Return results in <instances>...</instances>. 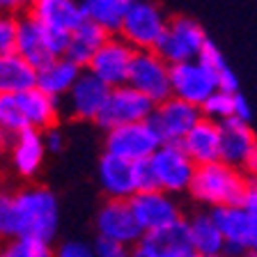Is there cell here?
<instances>
[{
  "label": "cell",
  "mask_w": 257,
  "mask_h": 257,
  "mask_svg": "<svg viewBox=\"0 0 257 257\" xmlns=\"http://www.w3.org/2000/svg\"><path fill=\"white\" fill-rule=\"evenodd\" d=\"M60 207L48 188H26L16 195H0V239L35 236L51 241L58 234Z\"/></svg>",
  "instance_id": "6da1fadb"
},
{
  "label": "cell",
  "mask_w": 257,
  "mask_h": 257,
  "mask_svg": "<svg viewBox=\"0 0 257 257\" xmlns=\"http://www.w3.org/2000/svg\"><path fill=\"white\" fill-rule=\"evenodd\" d=\"M191 195L198 202L207 207H230V204L243 202V193H246V177L236 168H230L216 161L207 166H198L193 182L188 186Z\"/></svg>",
  "instance_id": "7a4b0ae2"
},
{
  "label": "cell",
  "mask_w": 257,
  "mask_h": 257,
  "mask_svg": "<svg viewBox=\"0 0 257 257\" xmlns=\"http://www.w3.org/2000/svg\"><path fill=\"white\" fill-rule=\"evenodd\" d=\"M168 26L166 14L147 0H136L117 28V37L134 51H154Z\"/></svg>",
  "instance_id": "3957f363"
},
{
  "label": "cell",
  "mask_w": 257,
  "mask_h": 257,
  "mask_svg": "<svg viewBox=\"0 0 257 257\" xmlns=\"http://www.w3.org/2000/svg\"><path fill=\"white\" fill-rule=\"evenodd\" d=\"M204 42H207V35L200 23H195L188 16H175L168 21L154 53L172 67V64L195 60Z\"/></svg>",
  "instance_id": "277c9868"
},
{
  "label": "cell",
  "mask_w": 257,
  "mask_h": 257,
  "mask_svg": "<svg viewBox=\"0 0 257 257\" xmlns=\"http://www.w3.org/2000/svg\"><path fill=\"white\" fill-rule=\"evenodd\" d=\"M64 46H67V37L48 32L32 16H26L23 21H16L14 53L19 58H23L35 69L48 64L55 58H62Z\"/></svg>",
  "instance_id": "5b68a950"
},
{
  "label": "cell",
  "mask_w": 257,
  "mask_h": 257,
  "mask_svg": "<svg viewBox=\"0 0 257 257\" xmlns=\"http://www.w3.org/2000/svg\"><path fill=\"white\" fill-rule=\"evenodd\" d=\"M126 85L150 99L154 106L166 101L170 96V64L163 62L154 51H136Z\"/></svg>",
  "instance_id": "8992f818"
},
{
  "label": "cell",
  "mask_w": 257,
  "mask_h": 257,
  "mask_svg": "<svg viewBox=\"0 0 257 257\" xmlns=\"http://www.w3.org/2000/svg\"><path fill=\"white\" fill-rule=\"evenodd\" d=\"M159 147L161 140L150 126V122L126 124V126L106 131V154L117 156L126 163L147 161Z\"/></svg>",
  "instance_id": "52a82bcc"
},
{
  "label": "cell",
  "mask_w": 257,
  "mask_h": 257,
  "mask_svg": "<svg viewBox=\"0 0 257 257\" xmlns=\"http://www.w3.org/2000/svg\"><path fill=\"white\" fill-rule=\"evenodd\" d=\"M152 110H154V103L150 99H145L140 92L131 90L128 85H119L110 90L103 103V110L96 117V124L110 131V128L126 126V124L147 122Z\"/></svg>",
  "instance_id": "ba28073f"
},
{
  "label": "cell",
  "mask_w": 257,
  "mask_h": 257,
  "mask_svg": "<svg viewBox=\"0 0 257 257\" xmlns=\"http://www.w3.org/2000/svg\"><path fill=\"white\" fill-rule=\"evenodd\" d=\"M200 108L191 106L186 101H179L175 96H168L166 101L154 106L150 115V126L159 136L161 145H179L182 138L200 122Z\"/></svg>",
  "instance_id": "9c48e42d"
},
{
  "label": "cell",
  "mask_w": 257,
  "mask_h": 257,
  "mask_svg": "<svg viewBox=\"0 0 257 257\" xmlns=\"http://www.w3.org/2000/svg\"><path fill=\"white\" fill-rule=\"evenodd\" d=\"M134 55H136V51L124 39H119L117 35H108V39L92 55L85 71H90L94 78H99L110 90L119 85H126Z\"/></svg>",
  "instance_id": "30bf717a"
},
{
  "label": "cell",
  "mask_w": 257,
  "mask_h": 257,
  "mask_svg": "<svg viewBox=\"0 0 257 257\" xmlns=\"http://www.w3.org/2000/svg\"><path fill=\"white\" fill-rule=\"evenodd\" d=\"M159 191L163 193H182L188 191L195 175V163L186 156L179 145H161L150 156Z\"/></svg>",
  "instance_id": "8fae6325"
},
{
  "label": "cell",
  "mask_w": 257,
  "mask_h": 257,
  "mask_svg": "<svg viewBox=\"0 0 257 257\" xmlns=\"http://www.w3.org/2000/svg\"><path fill=\"white\" fill-rule=\"evenodd\" d=\"M216 90H218L216 74L202 67L198 60L179 62L170 67V96H175L179 101L200 108Z\"/></svg>",
  "instance_id": "7c38bea8"
},
{
  "label": "cell",
  "mask_w": 257,
  "mask_h": 257,
  "mask_svg": "<svg viewBox=\"0 0 257 257\" xmlns=\"http://www.w3.org/2000/svg\"><path fill=\"white\" fill-rule=\"evenodd\" d=\"M128 207L143 234H154L182 218L177 202L163 191L136 193L134 198H128Z\"/></svg>",
  "instance_id": "4fadbf2b"
},
{
  "label": "cell",
  "mask_w": 257,
  "mask_h": 257,
  "mask_svg": "<svg viewBox=\"0 0 257 257\" xmlns=\"http://www.w3.org/2000/svg\"><path fill=\"white\" fill-rule=\"evenodd\" d=\"M110 87L103 85L99 78L90 74V71H80L71 90L62 96L64 99V112L74 119H85V122H96L99 112L103 110Z\"/></svg>",
  "instance_id": "5bb4252c"
},
{
  "label": "cell",
  "mask_w": 257,
  "mask_h": 257,
  "mask_svg": "<svg viewBox=\"0 0 257 257\" xmlns=\"http://www.w3.org/2000/svg\"><path fill=\"white\" fill-rule=\"evenodd\" d=\"M214 225L218 227L225 241L223 255L227 257H246L252 239V223L246 214L243 204H230V207H216L209 211Z\"/></svg>",
  "instance_id": "9a60e30c"
},
{
  "label": "cell",
  "mask_w": 257,
  "mask_h": 257,
  "mask_svg": "<svg viewBox=\"0 0 257 257\" xmlns=\"http://www.w3.org/2000/svg\"><path fill=\"white\" fill-rule=\"evenodd\" d=\"M94 227L101 239L117 241L124 246H134L143 236L134 214H131L128 200H108V202H103L101 209L96 211Z\"/></svg>",
  "instance_id": "2e32d148"
},
{
  "label": "cell",
  "mask_w": 257,
  "mask_h": 257,
  "mask_svg": "<svg viewBox=\"0 0 257 257\" xmlns=\"http://www.w3.org/2000/svg\"><path fill=\"white\" fill-rule=\"evenodd\" d=\"M32 19L48 32L69 37L71 32L85 21L78 0H37L32 5Z\"/></svg>",
  "instance_id": "e0dca14e"
},
{
  "label": "cell",
  "mask_w": 257,
  "mask_h": 257,
  "mask_svg": "<svg viewBox=\"0 0 257 257\" xmlns=\"http://www.w3.org/2000/svg\"><path fill=\"white\" fill-rule=\"evenodd\" d=\"M257 145L255 134H252L250 124L239 122L230 117L225 122H218V161L230 168L241 170V163L248 156V152Z\"/></svg>",
  "instance_id": "ac0fdd59"
},
{
  "label": "cell",
  "mask_w": 257,
  "mask_h": 257,
  "mask_svg": "<svg viewBox=\"0 0 257 257\" xmlns=\"http://www.w3.org/2000/svg\"><path fill=\"white\" fill-rule=\"evenodd\" d=\"M99 184L110 200H128L136 195L134 163L103 154L99 161Z\"/></svg>",
  "instance_id": "d6986e66"
},
{
  "label": "cell",
  "mask_w": 257,
  "mask_h": 257,
  "mask_svg": "<svg viewBox=\"0 0 257 257\" xmlns=\"http://www.w3.org/2000/svg\"><path fill=\"white\" fill-rule=\"evenodd\" d=\"M186 156L198 166H207V163H216L218 161V124L209 122V119L200 117V122L188 131L179 143Z\"/></svg>",
  "instance_id": "ffe728a7"
},
{
  "label": "cell",
  "mask_w": 257,
  "mask_h": 257,
  "mask_svg": "<svg viewBox=\"0 0 257 257\" xmlns=\"http://www.w3.org/2000/svg\"><path fill=\"white\" fill-rule=\"evenodd\" d=\"M108 39V32L103 28H99L92 21H83L69 37H67V46H64L62 58L69 60L71 64H76L78 69H87L92 55L99 51L103 42Z\"/></svg>",
  "instance_id": "44dd1931"
},
{
  "label": "cell",
  "mask_w": 257,
  "mask_h": 257,
  "mask_svg": "<svg viewBox=\"0 0 257 257\" xmlns=\"http://www.w3.org/2000/svg\"><path fill=\"white\" fill-rule=\"evenodd\" d=\"M80 71L76 64H71L69 60L64 58H55L48 64L37 69V78H35V87L39 92H44L46 96L60 101L67 92L71 90V85L76 83V78L80 76Z\"/></svg>",
  "instance_id": "7402d4cb"
},
{
  "label": "cell",
  "mask_w": 257,
  "mask_h": 257,
  "mask_svg": "<svg viewBox=\"0 0 257 257\" xmlns=\"http://www.w3.org/2000/svg\"><path fill=\"white\" fill-rule=\"evenodd\" d=\"M44 154V138L39 131L35 128H26L19 136H14V147H12V163H14L16 172L23 177L37 175V170L42 168Z\"/></svg>",
  "instance_id": "603a6c76"
},
{
  "label": "cell",
  "mask_w": 257,
  "mask_h": 257,
  "mask_svg": "<svg viewBox=\"0 0 257 257\" xmlns=\"http://www.w3.org/2000/svg\"><path fill=\"white\" fill-rule=\"evenodd\" d=\"M37 69L16 53L0 55V96H19L35 87Z\"/></svg>",
  "instance_id": "cb8c5ba5"
},
{
  "label": "cell",
  "mask_w": 257,
  "mask_h": 257,
  "mask_svg": "<svg viewBox=\"0 0 257 257\" xmlns=\"http://www.w3.org/2000/svg\"><path fill=\"white\" fill-rule=\"evenodd\" d=\"M19 101V108H21L23 117L28 122V128H51L58 119V108H60V101L46 96L44 92H39L37 87L23 92V94L16 96Z\"/></svg>",
  "instance_id": "d4e9b609"
},
{
  "label": "cell",
  "mask_w": 257,
  "mask_h": 257,
  "mask_svg": "<svg viewBox=\"0 0 257 257\" xmlns=\"http://www.w3.org/2000/svg\"><path fill=\"white\" fill-rule=\"evenodd\" d=\"M186 223H188V246H191V250L195 255L209 257V255H220L223 252L225 241L207 211L204 214H195Z\"/></svg>",
  "instance_id": "484cf974"
},
{
  "label": "cell",
  "mask_w": 257,
  "mask_h": 257,
  "mask_svg": "<svg viewBox=\"0 0 257 257\" xmlns=\"http://www.w3.org/2000/svg\"><path fill=\"white\" fill-rule=\"evenodd\" d=\"M136 0H78L80 10L85 21L96 23L99 28L108 32V35H115L122 23L124 14Z\"/></svg>",
  "instance_id": "4316f807"
},
{
  "label": "cell",
  "mask_w": 257,
  "mask_h": 257,
  "mask_svg": "<svg viewBox=\"0 0 257 257\" xmlns=\"http://www.w3.org/2000/svg\"><path fill=\"white\" fill-rule=\"evenodd\" d=\"M0 257H53V248L35 236H16L0 248Z\"/></svg>",
  "instance_id": "83f0119b"
},
{
  "label": "cell",
  "mask_w": 257,
  "mask_h": 257,
  "mask_svg": "<svg viewBox=\"0 0 257 257\" xmlns=\"http://www.w3.org/2000/svg\"><path fill=\"white\" fill-rule=\"evenodd\" d=\"M28 128V122L23 117L21 108H19V101L16 96H0V131L5 136H19L21 131Z\"/></svg>",
  "instance_id": "f1b7e54d"
},
{
  "label": "cell",
  "mask_w": 257,
  "mask_h": 257,
  "mask_svg": "<svg viewBox=\"0 0 257 257\" xmlns=\"http://www.w3.org/2000/svg\"><path fill=\"white\" fill-rule=\"evenodd\" d=\"M232 110H234V94H225V92H218V90L200 106V115L216 124L230 119Z\"/></svg>",
  "instance_id": "f546056e"
},
{
  "label": "cell",
  "mask_w": 257,
  "mask_h": 257,
  "mask_svg": "<svg viewBox=\"0 0 257 257\" xmlns=\"http://www.w3.org/2000/svg\"><path fill=\"white\" fill-rule=\"evenodd\" d=\"M152 236L159 241V246L163 248V252L172 250V248H191L188 246V223H186V218L175 220L172 225H168V227H163V230L154 232Z\"/></svg>",
  "instance_id": "4dcf8cb0"
},
{
  "label": "cell",
  "mask_w": 257,
  "mask_h": 257,
  "mask_svg": "<svg viewBox=\"0 0 257 257\" xmlns=\"http://www.w3.org/2000/svg\"><path fill=\"white\" fill-rule=\"evenodd\" d=\"M198 60L202 67H207V69H211L214 74H218L223 67H227V62H225L223 53H220V48L216 46L211 39H207V42L202 44V48H200V53H198Z\"/></svg>",
  "instance_id": "1f68e13d"
},
{
  "label": "cell",
  "mask_w": 257,
  "mask_h": 257,
  "mask_svg": "<svg viewBox=\"0 0 257 257\" xmlns=\"http://www.w3.org/2000/svg\"><path fill=\"white\" fill-rule=\"evenodd\" d=\"M134 177H136V193H147V191H159L154 170H152L150 159L134 163Z\"/></svg>",
  "instance_id": "d6a6232c"
},
{
  "label": "cell",
  "mask_w": 257,
  "mask_h": 257,
  "mask_svg": "<svg viewBox=\"0 0 257 257\" xmlns=\"http://www.w3.org/2000/svg\"><path fill=\"white\" fill-rule=\"evenodd\" d=\"M16 44V21L12 16H0V55L14 53Z\"/></svg>",
  "instance_id": "836d02e7"
},
{
  "label": "cell",
  "mask_w": 257,
  "mask_h": 257,
  "mask_svg": "<svg viewBox=\"0 0 257 257\" xmlns=\"http://www.w3.org/2000/svg\"><path fill=\"white\" fill-rule=\"evenodd\" d=\"M131 257H161L163 255V248L159 246V241L152 234H143L134 246H128Z\"/></svg>",
  "instance_id": "e575fe53"
},
{
  "label": "cell",
  "mask_w": 257,
  "mask_h": 257,
  "mask_svg": "<svg viewBox=\"0 0 257 257\" xmlns=\"http://www.w3.org/2000/svg\"><path fill=\"white\" fill-rule=\"evenodd\" d=\"M92 250H94V257H131V252H128V246H124V243H117V241L101 239V236H96Z\"/></svg>",
  "instance_id": "d590c367"
},
{
  "label": "cell",
  "mask_w": 257,
  "mask_h": 257,
  "mask_svg": "<svg viewBox=\"0 0 257 257\" xmlns=\"http://www.w3.org/2000/svg\"><path fill=\"white\" fill-rule=\"evenodd\" d=\"M53 257H94V250L85 241H64Z\"/></svg>",
  "instance_id": "8d00e7d4"
},
{
  "label": "cell",
  "mask_w": 257,
  "mask_h": 257,
  "mask_svg": "<svg viewBox=\"0 0 257 257\" xmlns=\"http://www.w3.org/2000/svg\"><path fill=\"white\" fill-rule=\"evenodd\" d=\"M216 87H218V92H225V94H239V78L230 67H223L216 74Z\"/></svg>",
  "instance_id": "74e56055"
},
{
  "label": "cell",
  "mask_w": 257,
  "mask_h": 257,
  "mask_svg": "<svg viewBox=\"0 0 257 257\" xmlns=\"http://www.w3.org/2000/svg\"><path fill=\"white\" fill-rule=\"evenodd\" d=\"M250 103H248V99L243 94H234V110H232V117L239 119V122H250Z\"/></svg>",
  "instance_id": "f35d334b"
},
{
  "label": "cell",
  "mask_w": 257,
  "mask_h": 257,
  "mask_svg": "<svg viewBox=\"0 0 257 257\" xmlns=\"http://www.w3.org/2000/svg\"><path fill=\"white\" fill-rule=\"evenodd\" d=\"M44 147L51 152H60L62 150V134H60L58 128H48L46 138H44Z\"/></svg>",
  "instance_id": "ab89813d"
},
{
  "label": "cell",
  "mask_w": 257,
  "mask_h": 257,
  "mask_svg": "<svg viewBox=\"0 0 257 257\" xmlns=\"http://www.w3.org/2000/svg\"><path fill=\"white\" fill-rule=\"evenodd\" d=\"M241 170L246 172V177H257V145L248 152V156L241 163Z\"/></svg>",
  "instance_id": "60d3db41"
},
{
  "label": "cell",
  "mask_w": 257,
  "mask_h": 257,
  "mask_svg": "<svg viewBox=\"0 0 257 257\" xmlns=\"http://www.w3.org/2000/svg\"><path fill=\"white\" fill-rule=\"evenodd\" d=\"M161 257H198L191 248H172V250H166Z\"/></svg>",
  "instance_id": "b9f144b4"
},
{
  "label": "cell",
  "mask_w": 257,
  "mask_h": 257,
  "mask_svg": "<svg viewBox=\"0 0 257 257\" xmlns=\"http://www.w3.org/2000/svg\"><path fill=\"white\" fill-rule=\"evenodd\" d=\"M23 0H0V10H16V7H21Z\"/></svg>",
  "instance_id": "7bdbcfd3"
},
{
  "label": "cell",
  "mask_w": 257,
  "mask_h": 257,
  "mask_svg": "<svg viewBox=\"0 0 257 257\" xmlns=\"http://www.w3.org/2000/svg\"><path fill=\"white\" fill-rule=\"evenodd\" d=\"M248 255L257 257V230H252V239H250V248H248Z\"/></svg>",
  "instance_id": "ee69618b"
},
{
  "label": "cell",
  "mask_w": 257,
  "mask_h": 257,
  "mask_svg": "<svg viewBox=\"0 0 257 257\" xmlns=\"http://www.w3.org/2000/svg\"><path fill=\"white\" fill-rule=\"evenodd\" d=\"M5 140H7V136L3 134V131H0V152L5 150Z\"/></svg>",
  "instance_id": "f6af8a7d"
},
{
  "label": "cell",
  "mask_w": 257,
  "mask_h": 257,
  "mask_svg": "<svg viewBox=\"0 0 257 257\" xmlns=\"http://www.w3.org/2000/svg\"><path fill=\"white\" fill-rule=\"evenodd\" d=\"M209 257H227V255H223V252H220V255H209Z\"/></svg>",
  "instance_id": "bcb514c9"
},
{
  "label": "cell",
  "mask_w": 257,
  "mask_h": 257,
  "mask_svg": "<svg viewBox=\"0 0 257 257\" xmlns=\"http://www.w3.org/2000/svg\"><path fill=\"white\" fill-rule=\"evenodd\" d=\"M23 3H32V5H35V3H37V0H23Z\"/></svg>",
  "instance_id": "7dc6e473"
},
{
  "label": "cell",
  "mask_w": 257,
  "mask_h": 257,
  "mask_svg": "<svg viewBox=\"0 0 257 257\" xmlns=\"http://www.w3.org/2000/svg\"><path fill=\"white\" fill-rule=\"evenodd\" d=\"M246 257H252V255H246Z\"/></svg>",
  "instance_id": "c3c4849f"
}]
</instances>
